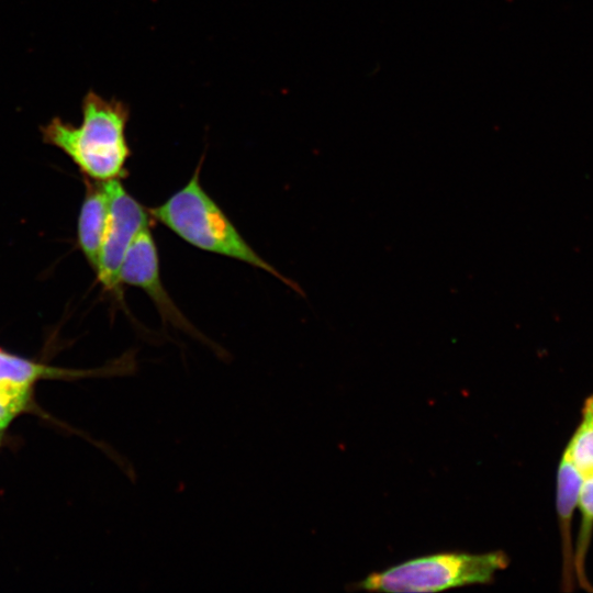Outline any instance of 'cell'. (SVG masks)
Segmentation results:
<instances>
[{"mask_svg": "<svg viewBox=\"0 0 593 593\" xmlns=\"http://www.w3.org/2000/svg\"><path fill=\"white\" fill-rule=\"evenodd\" d=\"M81 124L58 116L40 127L43 142L66 154L87 180L109 181L126 175L131 149L125 131L130 107L88 90L81 100Z\"/></svg>", "mask_w": 593, "mask_h": 593, "instance_id": "obj_1", "label": "cell"}, {"mask_svg": "<svg viewBox=\"0 0 593 593\" xmlns=\"http://www.w3.org/2000/svg\"><path fill=\"white\" fill-rule=\"evenodd\" d=\"M148 213L188 244L259 268L301 292L298 284L257 254L208 194L200 182V165L181 189L164 203L148 209Z\"/></svg>", "mask_w": 593, "mask_h": 593, "instance_id": "obj_2", "label": "cell"}, {"mask_svg": "<svg viewBox=\"0 0 593 593\" xmlns=\"http://www.w3.org/2000/svg\"><path fill=\"white\" fill-rule=\"evenodd\" d=\"M503 550L471 553L438 552L416 557L382 571L368 574L353 584L371 592H438L452 588L493 582L495 574L507 568Z\"/></svg>", "mask_w": 593, "mask_h": 593, "instance_id": "obj_3", "label": "cell"}, {"mask_svg": "<svg viewBox=\"0 0 593 593\" xmlns=\"http://www.w3.org/2000/svg\"><path fill=\"white\" fill-rule=\"evenodd\" d=\"M109 215L98 265L97 278L107 291L121 290L120 270L124 257L138 233L149 227V213L121 183L120 179L103 181Z\"/></svg>", "mask_w": 593, "mask_h": 593, "instance_id": "obj_4", "label": "cell"}, {"mask_svg": "<svg viewBox=\"0 0 593 593\" xmlns=\"http://www.w3.org/2000/svg\"><path fill=\"white\" fill-rule=\"evenodd\" d=\"M120 281L142 289L156 304L163 318L192 332L163 284L158 250L149 227L142 230L130 246L121 266Z\"/></svg>", "mask_w": 593, "mask_h": 593, "instance_id": "obj_5", "label": "cell"}, {"mask_svg": "<svg viewBox=\"0 0 593 593\" xmlns=\"http://www.w3.org/2000/svg\"><path fill=\"white\" fill-rule=\"evenodd\" d=\"M581 478L569 458L562 454L557 469L556 508L561 535L562 590L570 592L577 583L571 540V523L578 503Z\"/></svg>", "mask_w": 593, "mask_h": 593, "instance_id": "obj_6", "label": "cell"}, {"mask_svg": "<svg viewBox=\"0 0 593 593\" xmlns=\"http://www.w3.org/2000/svg\"><path fill=\"white\" fill-rule=\"evenodd\" d=\"M63 374V370L0 350V403L16 415L25 407L37 380Z\"/></svg>", "mask_w": 593, "mask_h": 593, "instance_id": "obj_7", "label": "cell"}, {"mask_svg": "<svg viewBox=\"0 0 593 593\" xmlns=\"http://www.w3.org/2000/svg\"><path fill=\"white\" fill-rule=\"evenodd\" d=\"M109 215V200L103 181L87 182L78 217V243L96 270Z\"/></svg>", "mask_w": 593, "mask_h": 593, "instance_id": "obj_8", "label": "cell"}, {"mask_svg": "<svg viewBox=\"0 0 593 593\" xmlns=\"http://www.w3.org/2000/svg\"><path fill=\"white\" fill-rule=\"evenodd\" d=\"M577 506H579L581 518L573 549L575 580L583 590L593 592L585 570V560L593 535V475L581 480Z\"/></svg>", "mask_w": 593, "mask_h": 593, "instance_id": "obj_9", "label": "cell"}, {"mask_svg": "<svg viewBox=\"0 0 593 593\" xmlns=\"http://www.w3.org/2000/svg\"><path fill=\"white\" fill-rule=\"evenodd\" d=\"M562 454L569 458L581 480L593 475V394L585 399L581 419Z\"/></svg>", "mask_w": 593, "mask_h": 593, "instance_id": "obj_10", "label": "cell"}, {"mask_svg": "<svg viewBox=\"0 0 593 593\" xmlns=\"http://www.w3.org/2000/svg\"><path fill=\"white\" fill-rule=\"evenodd\" d=\"M15 415L0 403V434Z\"/></svg>", "mask_w": 593, "mask_h": 593, "instance_id": "obj_11", "label": "cell"}]
</instances>
